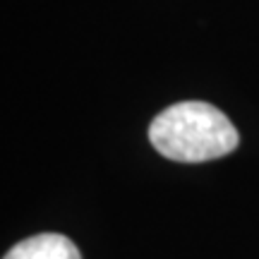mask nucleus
<instances>
[{"mask_svg":"<svg viewBox=\"0 0 259 259\" xmlns=\"http://www.w3.org/2000/svg\"><path fill=\"white\" fill-rule=\"evenodd\" d=\"M149 142L161 156L180 163H199L231 154L240 135L216 106L183 101L161 111L149 125Z\"/></svg>","mask_w":259,"mask_h":259,"instance_id":"f257e3e1","label":"nucleus"},{"mask_svg":"<svg viewBox=\"0 0 259 259\" xmlns=\"http://www.w3.org/2000/svg\"><path fill=\"white\" fill-rule=\"evenodd\" d=\"M3 259H82V254L67 235L38 233L10 247Z\"/></svg>","mask_w":259,"mask_h":259,"instance_id":"f03ea898","label":"nucleus"}]
</instances>
